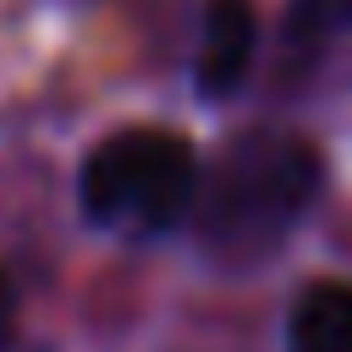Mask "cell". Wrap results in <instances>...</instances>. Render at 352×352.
I'll use <instances>...</instances> for the list:
<instances>
[{"mask_svg":"<svg viewBox=\"0 0 352 352\" xmlns=\"http://www.w3.org/2000/svg\"><path fill=\"white\" fill-rule=\"evenodd\" d=\"M194 182H200V153L188 135L159 124H135L106 135L82 159V212L106 229L129 235H170L188 223Z\"/></svg>","mask_w":352,"mask_h":352,"instance_id":"7a4b0ae2","label":"cell"},{"mask_svg":"<svg viewBox=\"0 0 352 352\" xmlns=\"http://www.w3.org/2000/svg\"><path fill=\"white\" fill-rule=\"evenodd\" d=\"M252 53H258V18L252 0H212L200 30V53H194V82L206 100H223L247 82Z\"/></svg>","mask_w":352,"mask_h":352,"instance_id":"3957f363","label":"cell"},{"mask_svg":"<svg viewBox=\"0 0 352 352\" xmlns=\"http://www.w3.org/2000/svg\"><path fill=\"white\" fill-rule=\"evenodd\" d=\"M12 329H18V294H12V276L0 270V346L12 340Z\"/></svg>","mask_w":352,"mask_h":352,"instance_id":"8992f818","label":"cell"},{"mask_svg":"<svg viewBox=\"0 0 352 352\" xmlns=\"http://www.w3.org/2000/svg\"><path fill=\"white\" fill-rule=\"evenodd\" d=\"M352 30V0H294L288 12V53L305 59V53L329 47L335 36Z\"/></svg>","mask_w":352,"mask_h":352,"instance_id":"5b68a950","label":"cell"},{"mask_svg":"<svg viewBox=\"0 0 352 352\" xmlns=\"http://www.w3.org/2000/svg\"><path fill=\"white\" fill-rule=\"evenodd\" d=\"M323 194V153L276 124L241 129L194 182L188 223L217 264H264Z\"/></svg>","mask_w":352,"mask_h":352,"instance_id":"6da1fadb","label":"cell"},{"mask_svg":"<svg viewBox=\"0 0 352 352\" xmlns=\"http://www.w3.org/2000/svg\"><path fill=\"white\" fill-rule=\"evenodd\" d=\"M288 352H352V282H305L288 305Z\"/></svg>","mask_w":352,"mask_h":352,"instance_id":"277c9868","label":"cell"}]
</instances>
